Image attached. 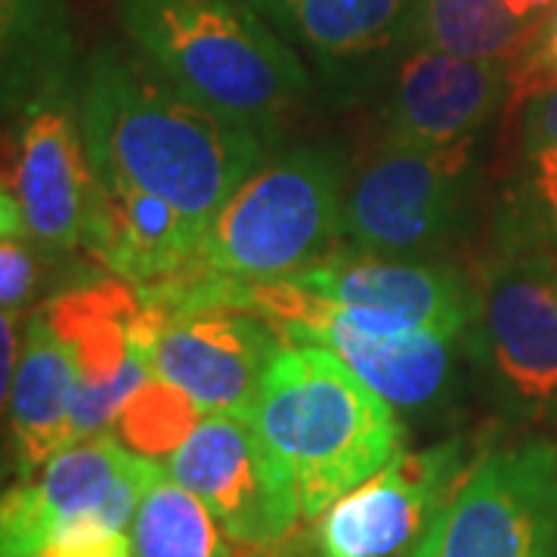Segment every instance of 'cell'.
Returning <instances> with one entry per match:
<instances>
[{
    "instance_id": "obj_1",
    "label": "cell",
    "mask_w": 557,
    "mask_h": 557,
    "mask_svg": "<svg viewBox=\"0 0 557 557\" xmlns=\"http://www.w3.org/2000/svg\"><path fill=\"white\" fill-rule=\"evenodd\" d=\"M81 131L97 180L156 193L205 233L273 137L196 100L143 53L102 44L78 94Z\"/></svg>"
},
{
    "instance_id": "obj_2",
    "label": "cell",
    "mask_w": 557,
    "mask_h": 557,
    "mask_svg": "<svg viewBox=\"0 0 557 557\" xmlns=\"http://www.w3.org/2000/svg\"><path fill=\"white\" fill-rule=\"evenodd\" d=\"M115 13L186 94L270 137L310 90L298 50L251 0H115Z\"/></svg>"
},
{
    "instance_id": "obj_3",
    "label": "cell",
    "mask_w": 557,
    "mask_h": 557,
    "mask_svg": "<svg viewBox=\"0 0 557 557\" xmlns=\"http://www.w3.org/2000/svg\"><path fill=\"white\" fill-rule=\"evenodd\" d=\"M260 434L298 483L300 518H322L341 496L399 453L394 406L319 344H288L260 387Z\"/></svg>"
},
{
    "instance_id": "obj_4",
    "label": "cell",
    "mask_w": 557,
    "mask_h": 557,
    "mask_svg": "<svg viewBox=\"0 0 557 557\" xmlns=\"http://www.w3.org/2000/svg\"><path fill=\"white\" fill-rule=\"evenodd\" d=\"M347 174L332 146L263 159L208 220L199 263L236 282H285L332 255Z\"/></svg>"
},
{
    "instance_id": "obj_5",
    "label": "cell",
    "mask_w": 557,
    "mask_h": 557,
    "mask_svg": "<svg viewBox=\"0 0 557 557\" xmlns=\"http://www.w3.org/2000/svg\"><path fill=\"white\" fill-rule=\"evenodd\" d=\"M161 474L112 434L78 440L44 465L40 480L3 493L0 555L75 557L115 545Z\"/></svg>"
},
{
    "instance_id": "obj_6",
    "label": "cell",
    "mask_w": 557,
    "mask_h": 557,
    "mask_svg": "<svg viewBox=\"0 0 557 557\" xmlns=\"http://www.w3.org/2000/svg\"><path fill=\"white\" fill-rule=\"evenodd\" d=\"M474 139L409 146L384 139L347 180L341 239L362 255L409 258L453 233L474 164Z\"/></svg>"
},
{
    "instance_id": "obj_7",
    "label": "cell",
    "mask_w": 557,
    "mask_h": 557,
    "mask_svg": "<svg viewBox=\"0 0 557 557\" xmlns=\"http://www.w3.org/2000/svg\"><path fill=\"white\" fill-rule=\"evenodd\" d=\"M412 557H557V446L530 440L480 458Z\"/></svg>"
},
{
    "instance_id": "obj_8",
    "label": "cell",
    "mask_w": 557,
    "mask_h": 557,
    "mask_svg": "<svg viewBox=\"0 0 557 557\" xmlns=\"http://www.w3.org/2000/svg\"><path fill=\"white\" fill-rule=\"evenodd\" d=\"M134 338L152 379L177 384L205 416L242 418H255L267 369L285 347L270 322L230 307L171 317L143 307Z\"/></svg>"
},
{
    "instance_id": "obj_9",
    "label": "cell",
    "mask_w": 557,
    "mask_h": 557,
    "mask_svg": "<svg viewBox=\"0 0 557 557\" xmlns=\"http://www.w3.org/2000/svg\"><path fill=\"white\" fill-rule=\"evenodd\" d=\"M168 474L205 502L220 530L242 545H273L300 518L298 483L255 418L201 416Z\"/></svg>"
},
{
    "instance_id": "obj_10",
    "label": "cell",
    "mask_w": 557,
    "mask_h": 557,
    "mask_svg": "<svg viewBox=\"0 0 557 557\" xmlns=\"http://www.w3.org/2000/svg\"><path fill=\"white\" fill-rule=\"evenodd\" d=\"M22 109L3 193L16 201L25 233L47 255H72L84 245L94 201V168L84 146L81 109L65 75L47 81Z\"/></svg>"
},
{
    "instance_id": "obj_11",
    "label": "cell",
    "mask_w": 557,
    "mask_h": 557,
    "mask_svg": "<svg viewBox=\"0 0 557 557\" xmlns=\"http://www.w3.org/2000/svg\"><path fill=\"white\" fill-rule=\"evenodd\" d=\"M471 335L508 406L530 416L557 409V273L548 260L498 267L478 298Z\"/></svg>"
},
{
    "instance_id": "obj_12",
    "label": "cell",
    "mask_w": 557,
    "mask_h": 557,
    "mask_svg": "<svg viewBox=\"0 0 557 557\" xmlns=\"http://www.w3.org/2000/svg\"><path fill=\"white\" fill-rule=\"evenodd\" d=\"M381 332H437L465 338L478 298L456 270L387 255H329L288 278Z\"/></svg>"
},
{
    "instance_id": "obj_13",
    "label": "cell",
    "mask_w": 557,
    "mask_h": 557,
    "mask_svg": "<svg viewBox=\"0 0 557 557\" xmlns=\"http://www.w3.org/2000/svg\"><path fill=\"white\" fill-rule=\"evenodd\" d=\"M458 471V440L424 453H397L322 515L317 557H403L456 493Z\"/></svg>"
},
{
    "instance_id": "obj_14",
    "label": "cell",
    "mask_w": 557,
    "mask_h": 557,
    "mask_svg": "<svg viewBox=\"0 0 557 557\" xmlns=\"http://www.w3.org/2000/svg\"><path fill=\"white\" fill-rule=\"evenodd\" d=\"M143 295L127 278L81 285L44 307L78 366V394L72 406V443L106 434L127 399L152 379L146 354L134 338Z\"/></svg>"
},
{
    "instance_id": "obj_15",
    "label": "cell",
    "mask_w": 557,
    "mask_h": 557,
    "mask_svg": "<svg viewBox=\"0 0 557 557\" xmlns=\"http://www.w3.org/2000/svg\"><path fill=\"white\" fill-rule=\"evenodd\" d=\"M511 94L515 65L403 44L387 60L381 90L384 139L409 146H453L478 137Z\"/></svg>"
},
{
    "instance_id": "obj_16",
    "label": "cell",
    "mask_w": 557,
    "mask_h": 557,
    "mask_svg": "<svg viewBox=\"0 0 557 557\" xmlns=\"http://www.w3.org/2000/svg\"><path fill=\"white\" fill-rule=\"evenodd\" d=\"M201 230L156 193L112 180L94 183L84 230L87 255L137 288H156L199 263Z\"/></svg>"
},
{
    "instance_id": "obj_17",
    "label": "cell",
    "mask_w": 557,
    "mask_h": 557,
    "mask_svg": "<svg viewBox=\"0 0 557 557\" xmlns=\"http://www.w3.org/2000/svg\"><path fill=\"white\" fill-rule=\"evenodd\" d=\"M329 78L379 72L406 44L418 0H251Z\"/></svg>"
},
{
    "instance_id": "obj_18",
    "label": "cell",
    "mask_w": 557,
    "mask_h": 557,
    "mask_svg": "<svg viewBox=\"0 0 557 557\" xmlns=\"http://www.w3.org/2000/svg\"><path fill=\"white\" fill-rule=\"evenodd\" d=\"M78 394V366L69 344L40 310L25 329L20 366L7 394L13 453L22 480H32L53 456L72 446V406Z\"/></svg>"
},
{
    "instance_id": "obj_19",
    "label": "cell",
    "mask_w": 557,
    "mask_h": 557,
    "mask_svg": "<svg viewBox=\"0 0 557 557\" xmlns=\"http://www.w3.org/2000/svg\"><path fill=\"white\" fill-rule=\"evenodd\" d=\"M539 28L542 22L520 20L502 0H418L406 44L518 65L533 50Z\"/></svg>"
},
{
    "instance_id": "obj_20",
    "label": "cell",
    "mask_w": 557,
    "mask_h": 557,
    "mask_svg": "<svg viewBox=\"0 0 557 557\" xmlns=\"http://www.w3.org/2000/svg\"><path fill=\"white\" fill-rule=\"evenodd\" d=\"M134 557H230L218 518L196 493L161 474L131 523Z\"/></svg>"
},
{
    "instance_id": "obj_21",
    "label": "cell",
    "mask_w": 557,
    "mask_h": 557,
    "mask_svg": "<svg viewBox=\"0 0 557 557\" xmlns=\"http://www.w3.org/2000/svg\"><path fill=\"white\" fill-rule=\"evenodd\" d=\"M201 416L205 412L196 406V399L180 391L177 384L149 379L127 399L115 428L127 449L146 458H164L174 456L186 443Z\"/></svg>"
},
{
    "instance_id": "obj_22",
    "label": "cell",
    "mask_w": 557,
    "mask_h": 557,
    "mask_svg": "<svg viewBox=\"0 0 557 557\" xmlns=\"http://www.w3.org/2000/svg\"><path fill=\"white\" fill-rule=\"evenodd\" d=\"M520 171L536 218L557 236V81L523 97Z\"/></svg>"
},
{
    "instance_id": "obj_23",
    "label": "cell",
    "mask_w": 557,
    "mask_h": 557,
    "mask_svg": "<svg viewBox=\"0 0 557 557\" xmlns=\"http://www.w3.org/2000/svg\"><path fill=\"white\" fill-rule=\"evenodd\" d=\"M35 251L16 201L0 193V304L7 313H20L35 292Z\"/></svg>"
},
{
    "instance_id": "obj_24",
    "label": "cell",
    "mask_w": 557,
    "mask_h": 557,
    "mask_svg": "<svg viewBox=\"0 0 557 557\" xmlns=\"http://www.w3.org/2000/svg\"><path fill=\"white\" fill-rule=\"evenodd\" d=\"M557 81V7L542 20L533 50L515 65V94L511 102H520L533 90Z\"/></svg>"
},
{
    "instance_id": "obj_25",
    "label": "cell",
    "mask_w": 557,
    "mask_h": 557,
    "mask_svg": "<svg viewBox=\"0 0 557 557\" xmlns=\"http://www.w3.org/2000/svg\"><path fill=\"white\" fill-rule=\"evenodd\" d=\"M515 16L527 22H542L557 7V0H502Z\"/></svg>"
},
{
    "instance_id": "obj_26",
    "label": "cell",
    "mask_w": 557,
    "mask_h": 557,
    "mask_svg": "<svg viewBox=\"0 0 557 557\" xmlns=\"http://www.w3.org/2000/svg\"><path fill=\"white\" fill-rule=\"evenodd\" d=\"M75 557H134V542L124 536L119 539L115 545H106V548H97V552H87V555H75Z\"/></svg>"
}]
</instances>
